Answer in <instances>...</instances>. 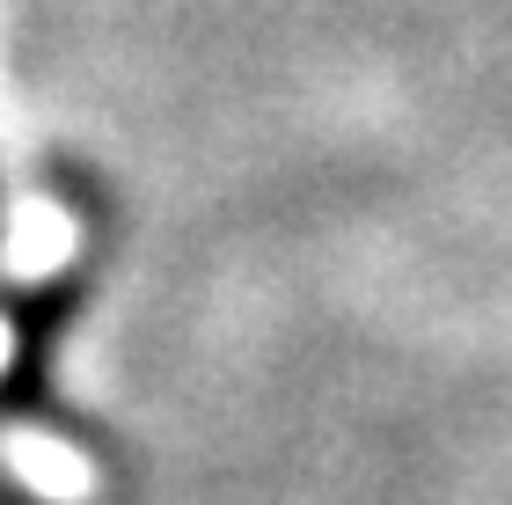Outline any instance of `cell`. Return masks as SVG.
<instances>
[{
  "label": "cell",
  "instance_id": "obj_1",
  "mask_svg": "<svg viewBox=\"0 0 512 505\" xmlns=\"http://www.w3.org/2000/svg\"><path fill=\"white\" fill-rule=\"evenodd\" d=\"M22 235H15V271H37V249H66V220H52L44 205H22Z\"/></svg>",
  "mask_w": 512,
  "mask_h": 505
}]
</instances>
